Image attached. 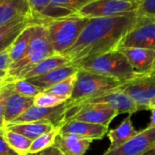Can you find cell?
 Segmentation results:
<instances>
[{
  "mask_svg": "<svg viewBox=\"0 0 155 155\" xmlns=\"http://www.w3.org/2000/svg\"><path fill=\"white\" fill-rule=\"evenodd\" d=\"M137 19L136 14L90 18L77 41L62 54L71 64L117 51Z\"/></svg>",
  "mask_w": 155,
  "mask_h": 155,
  "instance_id": "obj_1",
  "label": "cell"
},
{
  "mask_svg": "<svg viewBox=\"0 0 155 155\" xmlns=\"http://www.w3.org/2000/svg\"><path fill=\"white\" fill-rule=\"evenodd\" d=\"M88 22V18L72 15L44 25L54 54L62 55L77 41Z\"/></svg>",
  "mask_w": 155,
  "mask_h": 155,
  "instance_id": "obj_2",
  "label": "cell"
},
{
  "mask_svg": "<svg viewBox=\"0 0 155 155\" xmlns=\"http://www.w3.org/2000/svg\"><path fill=\"white\" fill-rule=\"evenodd\" d=\"M79 70L128 82L136 76L125 56L119 51L110 52L80 63Z\"/></svg>",
  "mask_w": 155,
  "mask_h": 155,
  "instance_id": "obj_3",
  "label": "cell"
},
{
  "mask_svg": "<svg viewBox=\"0 0 155 155\" xmlns=\"http://www.w3.org/2000/svg\"><path fill=\"white\" fill-rule=\"evenodd\" d=\"M31 30L30 41L24 56L9 67L7 77L10 79L19 78L26 71L40 61L54 55L48 40L46 27L42 25H32Z\"/></svg>",
  "mask_w": 155,
  "mask_h": 155,
  "instance_id": "obj_4",
  "label": "cell"
},
{
  "mask_svg": "<svg viewBox=\"0 0 155 155\" xmlns=\"http://www.w3.org/2000/svg\"><path fill=\"white\" fill-rule=\"evenodd\" d=\"M124 83L113 78L79 70L75 87L69 101L80 102L118 90Z\"/></svg>",
  "mask_w": 155,
  "mask_h": 155,
  "instance_id": "obj_5",
  "label": "cell"
},
{
  "mask_svg": "<svg viewBox=\"0 0 155 155\" xmlns=\"http://www.w3.org/2000/svg\"><path fill=\"white\" fill-rule=\"evenodd\" d=\"M140 0H89L82 5L77 15L90 19L134 14Z\"/></svg>",
  "mask_w": 155,
  "mask_h": 155,
  "instance_id": "obj_6",
  "label": "cell"
},
{
  "mask_svg": "<svg viewBox=\"0 0 155 155\" xmlns=\"http://www.w3.org/2000/svg\"><path fill=\"white\" fill-rule=\"evenodd\" d=\"M118 115L117 111L106 104L89 103L70 111L65 118V123L68 121H79L109 127L112 120Z\"/></svg>",
  "mask_w": 155,
  "mask_h": 155,
  "instance_id": "obj_7",
  "label": "cell"
},
{
  "mask_svg": "<svg viewBox=\"0 0 155 155\" xmlns=\"http://www.w3.org/2000/svg\"><path fill=\"white\" fill-rule=\"evenodd\" d=\"M137 16V15H136ZM121 47H139L155 52V19L137 16Z\"/></svg>",
  "mask_w": 155,
  "mask_h": 155,
  "instance_id": "obj_8",
  "label": "cell"
},
{
  "mask_svg": "<svg viewBox=\"0 0 155 155\" xmlns=\"http://www.w3.org/2000/svg\"><path fill=\"white\" fill-rule=\"evenodd\" d=\"M89 103H100V104H106L112 107L117 113L120 114H128L129 115L133 114L134 113L139 112L137 104L134 103V101L124 92L121 90H115L110 93H107L105 94L87 99L84 101L80 102H70L67 101L66 102V106L68 109L67 114L72 111L74 108L82 105L84 104H89ZM67 116V115H66Z\"/></svg>",
  "mask_w": 155,
  "mask_h": 155,
  "instance_id": "obj_9",
  "label": "cell"
},
{
  "mask_svg": "<svg viewBox=\"0 0 155 155\" xmlns=\"http://www.w3.org/2000/svg\"><path fill=\"white\" fill-rule=\"evenodd\" d=\"M119 90L128 94L137 104L139 111L148 110V104L155 95V73L124 83Z\"/></svg>",
  "mask_w": 155,
  "mask_h": 155,
  "instance_id": "obj_10",
  "label": "cell"
},
{
  "mask_svg": "<svg viewBox=\"0 0 155 155\" xmlns=\"http://www.w3.org/2000/svg\"><path fill=\"white\" fill-rule=\"evenodd\" d=\"M127 59L136 77L155 73V52L139 47H120L118 49Z\"/></svg>",
  "mask_w": 155,
  "mask_h": 155,
  "instance_id": "obj_11",
  "label": "cell"
},
{
  "mask_svg": "<svg viewBox=\"0 0 155 155\" xmlns=\"http://www.w3.org/2000/svg\"><path fill=\"white\" fill-rule=\"evenodd\" d=\"M67 113L68 109L66 106V103L58 106L50 108L38 107L33 104L11 124L48 121L52 123L56 127H60L65 122Z\"/></svg>",
  "mask_w": 155,
  "mask_h": 155,
  "instance_id": "obj_12",
  "label": "cell"
},
{
  "mask_svg": "<svg viewBox=\"0 0 155 155\" xmlns=\"http://www.w3.org/2000/svg\"><path fill=\"white\" fill-rule=\"evenodd\" d=\"M29 14L33 25H46L48 22L62 19L74 14L52 4L51 0H27Z\"/></svg>",
  "mask_w": 155,
  "mask_h": 155,
  "instance_id": "obj_13",
  "label": "cell"
},
{
  "mask_svg": "<svg viewBox=\"0 0 155 155\" xmlns=\"http://www.w3.org/2000/svg\"><path fill=\"white\" fill-rule=\"evenodd\" d=\"M155 144V128L146 127L121 147L102 155H143Z\"/></svg>",
  "mask_w": 155,
  "mask_h": 155,
  "instance_id": "obj_14",
  "label": "cell"
},
{
  "mask_svg": "<svg viewBox=\"0 0 155 155\" xmlns=\"http://www.w3.org/2000/svg\"><path fill=\"white\" fill-rule=\"evenodd\" d=\"M60 134H71L92 141L101 140L109 132V127L79 121H68L60 127Z\"/></svg>",
  "mask_w": 155,
  "mask_h": 155,
  "instance_id": "obj_15",
  "label": "cell"
},
{
  "mask_svg": "<svg viewBox=\"0 0 155 155\" xmlns=\"http://www.w3.org/2000/svg\"><path fill=\"white\" fill-rule=\"evenodd\" d=\"M31 25H33L32 18L28 14L0 26V52L7 50L17 36Z\"/></svg>",
  "mask_w": 155,
  "mask_h": 155,
  "instance_id": "obj_16",
  "label": "cell"
},
{
  "mask_svg": "<svg viewBox=\"0 0 155 155\" xmlns=\"http://www.w3.org/2000/svg\"><path fill=\"white\" fill-rule=\"evenodd\" d=\"M92 140L80 137L71 134H59L56 138L54 146H56L65 155H84Z\"/></svg>",
  "mask_w": 155,
  "mask_h": 155,
  "instance_id": "obj_17",
  "label": "cell"
},
{
  "mask_svg": "<svg viewBox=\"0 0 155 155\" xmlns=\"http://www.w3.org/2000/svg\"><path fill=\"white\" fill-rule=\"evenodd\" d=\"M78 71H79V68L77 66L69 64L58 67L44 75L31 78L26 81H28L35 86L38 87L42 91H45L50 88L51 86L60 83L61 81L67 79L68 77L77 74Z\"/></svg>",
  "mask_w": 155,
  "mask_h": 155,
  "instance_id": "obj_18",
  "label": "cell"
},
{
  "mask_svg": "<svg viewBox=\"0 0 155 155\" xmlns=\"http://www.w3.org/2000/svg\"><path fill=\"white\" fill-rule=\"evenodd\" d=\"M33 104L34 98L25 97L12 91L5 102L4 115L5 125L13 123Z\"/></svg>",
  "mask_w": 155,
  "mask_h": 155,
  "instance_id": "obj_19",
  "label": "cell"
},
{
  "mask_svg": "<svg viewBox=\"0 0 155 155\" xmlns=\"http://www.w3.org/2000/svg\"><path fill=\"white\" fill-rule=\"evenodd\" d=\"M137 134L138 131H136L132 125L131 115L127 116L118 127L109 130L107 135L111 143L106 152H111L121 147Z\"/></svg>",
  "mask_w": 155,
  "mask_h": 155,
  "instance_id": "obj_20",
  "label": "cell"
},
{
  "mask_svg": "<svg viewBox=\"0 0 155 155\" xmlns=\"http://www.w3.org/2000/svg\"><path fill=\"white\" fill-rule=\"evenodd\" d=\"M5 128L17 133L26 138L33 141L41 134L53 130L56 126L48 121L40 122H28V123H19V124H9L5 125Z\"/></svg>",
  "mask_w": 155,
  "mask_h": 155,
  "instance_id": "obj_21",
  "label": "cell"
},
{
  "mask_svg": "<svg viewBox=\"0 0 155 155\" xmlns=\"http://www.w3.org/2000/svg\"><path fill=\"white\" fill-rule=\"evenodd\" d=\"M70 64V62L65 56L54 54V55L45 58L44 60L40 61L39 63H37V64H35L34 66L29 68L17 79L28 80L31 78L38 77V76L44 75V74L51 72L52 70H54L58 67H60V66H63L66 64Z\"/></svg>",
  "mask_w": 155,
  "mask_h": 155,
  "instance_id": "obj_22",
  "label": "cell"
},
{
  "mask_svg": "<svg viewBox=\"0 0 155 155\" xmlns=\"http://www.w3.org/2000/svg\"><path fill=\"white\" fill-rule=\"evenodd\" d=\"M28 14L27 0H0V26Z\"/></svg>",
  "mask_w": 155,
  "mask_h": 155,
  "instance_id": "obj_23",
  "label": "cell"
},
{
  "mask_svg": "<svg viewBox=\"0 0 155 155\" xmlns=\"http://www.w3.org/2000/svg\"><path fill=\"white\" fill-rule=\"evenodd\" d=\"M0 134L8 148L17 155H28L32 141L25 136L8 130L5 126L0 128Z\"/></svg>",
  "mask_w": 155,
  "mask_h": 155,
  "instance_id": "obj_24",
  "label": "cell"
},
{
  "mask_svg": "<svg viewBox=\"0 0 155 155\" xmlns=\"http://www.w3.org/2000/svg\"><path fill=\"white\" fill-rule=\"evenodd\" d=\"M31 25L26 27L17 36V38L14 41V43L8 48V54H9L11 65L16 64V62H18L24 56V54L27 49V46H28V44L30 41V37H31V32H32Z\"/></svg>",
  "mask_w": 155,
  "mask_h": 155,
  "instance_id": "obj_25",
  "label": "cell"
},
{
  "mask_svg": "<svg viewBox=\"0 0 155 155\" xmlns=\"http://www.w3.org/2000/svg\"><path fill=\"white\" fill-rule=\"evenodd\" d=\"M59 134H60L59 127H55L53 130L41 134L40 136H38L37 138H36L35 140H33L29 148L28 155H35L37 153H39L43 152L44 150L48 149L49 147L53 146L55 143L56 138L58 137Z\"/></svg>",
  "mask_w": 155,
  "mask_h": 155,
  "instance_id": "obj_26",
  "label": "cell"
},
{
  "mask_svg": "<svg viewBox=\"0 0 155 155\" xmlns=\"http://www.w3.org/2000/svg\"><path fill=\"white\" fill-rule=\"evenodd\" d=\"M76 78H77V74L68 77L67 79L51 86L50 88L45 90L44 92L54 94L61 99H64L65 101H69L72 95V93L75 87Z\"/></svg>",
  "mask_w": 155,
  "mask_h": 155,
  "instance_id": "obj_27",
  "label": "cell"
},
{
  "mask_svg": "<svg viewBox=\"0 0 155 155\" xmlns=\"http://www.w3.org/2000/svg\"><path fill=\"white\" fill-rule=\"evenodd\" d=\"M9 84L12 89V91L16 94H18L25 97L34 98L36 95H37L40 92H42L41 89L35 86L31 83H29L26 80L24 79H10Z\"/></svg>",
  "mask_w": 155,
  "mask_h": 155,
  "instance_id": "obj_28",
  "label": "cell"
},
{
  "mask_svg": "<svg viewBox=\"0 0 155 155\" xmlns=\"http://www.w3.org/2000/svg\"><path fill=\"white\" fill-rule=\"evenodd\" d=\"M64 99H61L54 94H48L47 92H40L37 95L34 97V105L38 107H56L66 103Z\"/></svg>",
  "mask_w": 155,
  "mask_h": 155,
  "instance_id": "obj_29",
  "label": "cell"
},
{
  "mask_svg": "<svg viewBox=\"0 0 155 155\" xmlns=\"http://www.w3.org/2000/svg\"><path fill=\"white\" fill-rule=\"evenodd\" d=\"M135 14L140 17L155 19V0H140Z\"/></svg>",
  "mask_w": 155,
  "mask_h": 155,
  "instance_id": "obj_30",
  "label": "cell"
},
{
  "mask_svg": "<svg viewBox=\"0 0 155 155\" xmlns=\"http://www.w3.org/2000/svg\"><path fill=\"white\" fill-rule=\"evenodd\" d=\"M89 0H51L52 4L76 15L78 10Z\"/></svg>",
  "mask_w": 155,
  "mask_h": 155,
  "instance_id": "obj_31",
  "label": "cell"
},
{
  "mask_svg": "<svg viewBox=\"0 0 155 155\" xmlns=\"http://www.w3.org/2000/svg\"><path fill=\"white\" fill-rule=\"evenodd\" d=\"M12 90L9 84V80L7 77L6 83L2 86L0 89V128L5 126V122H4V115H5V102L9 94H11Z\"/></svg>",
  "mask_w": 155,
  "mask_h": 155,
  "instance_id": "obj_32",
  "label": "cell"
},
{
  "mask_svg": "<svg viewBox=\"0 0 155 155\" xmlns=\"http://www.w3.org/2000/svg\"><path fill=\"white\" fill-rule=\"evenodd\" d=\"M11 65L8 49L0 52V72H6L8 73L9 67Z\"/></svg>",
  "mask_w": 155,
  "mask_h": 155,
  "instance_id": "obj_33",
  "label": "cell"
},
{
  "mask_svg": "<svg viewBox=\"0 0 155 155\" xmlns=\"http://www.w3.org/2000/svg\"><path fill=\"white\" fill-rule=\"evenodd\" d=\"M35 155H65L63 154L56 146H51V147H49L48 149H46V150H44L43 152H41V153H37V154Z\"/></svg>",
  "mask_w": 155,
  "mask_h": 155,
  "instance_id": "obj_34",
  "label": "cell"
},
{
  "mask_svg": "<svg viewBox=\"0 0 155 155\" xmlns=\"http://www.w3.org/2000/svg\"><path fill=\"white\" fill-rule=\"evenodd\" d=\"M9 152H12V151L8 148V146L5 143V141L0 134V153H9Z\"/></svg>",
  "mask_w": 155,
  "mask_h": 155,
  "instance_id": "obj_35",
  "label": "cell"
},
{
  "mask_svg": "<svg viewBox=\"0 0 155 155\" xmlns=\"http://www.w3.org/2000/svg\"><path fill=\"white\" fill-rule=\"evenodd\" d=\"M152 113V116H151V122L149 124V125L147 126L148 128H155V109L151 110Z\"/></svg>",
  "mask_w": 155,
  "mask_h": 155,
  "instance_id": "obj_36",
  "label": "cell"
},
{
  "mask_svg": "<svg viewBox=\"0 0 155 155\" xmlns=\"http://www.w3.org/2000/svg\"><path fill=\"white\" fill-rule=\"evenodd\" d=\"M7 80V73L6 72H0V86L5 84Z\"/></svg>",
  "mask_w": 155,
  "mask_h": 155,
  "instance_id": "obj_37",
  "label": "cell"
},
{
  "mask_svg": "<svg viewBox=\"0 0 155 155\" xmlns=\"http://www.w3.org/2000/svg\"><path fill=\"white\" fill-rule=\"evenodd\" d=\"M153 109H155V95L152 98V100L150 101L149 104H148V110H153Z\"/></svg>",
  "mask_w": 155,
  "mask_h": 155,
  "instance_id": "obj_38",
  "label": "cell"
},
{
  "mask_svg": "<svg viewBox=\"0 0 155 155\" xmlns=\"http://www.w3.org/2000/svg\"><path fill=\"white\" fill-rule=\"evenodd\" d=\"M143 155H155V144L151 149H149L145 153H143Z\"/></svg>",
  "mask_w": 155,
  "mask_h": 155,
  "instance_id": "obj_39",
  "label": "cell"
},
{
  "mask_svg": "<svg viewBox=\"0 0 155 155\" xmlns=\"http://www.w3.org/2000/svg\"><path fill=\"white\" fill-rule=\"evenodd\" d=\"M0 155H17L14 152H9V153H0Z\"/></svg>",
  "mask_w": 155,
  "mask_h": 155,
  "instance_id": "obj_40",
  "label": "cell"
},
{
  "mask_svg": "<svg viewBox=\"0 0 155 155\" xmlns=\"http://www.w3.org/2000/svg\"><path fill=\"white\" fill-rule=\"evenodd\" d=\"M5 83H6V82H5ZM3 85H4V84H3ZM3 85H2V86H3ZM2 86H0V88H1V87H2Z\"/></svg>",
  "mask_w": 155,
  "mask_h": 155,
  "instance_id": "obj_41",
  "label": "cell"
},
{
  "mask_svg": "<svg viewBox=\"0 0 155 155\" xmlns=\"http://www.w3.org/2000/svg\"><path fill=\"white\" fill-rule=\"evenodd\" d=\"M1 88H2V87H1ZM1 88H0V89H1Z\"/></svg>",
  "mask_w": 155,
  "mask_h": 155,
  "instance_id": "obj_42",
  "label": "cell"
}]
</instances>
